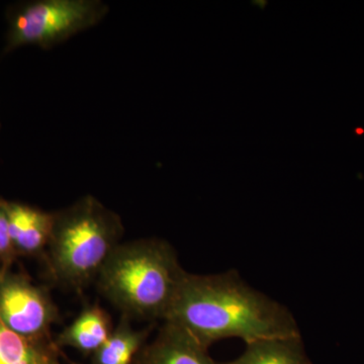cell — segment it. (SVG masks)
<instances>
[{"instance_id": "obj_10", "label": "cell", "mask_w": 364, "mask_h": 364, "mask_svg": "<svg viewBox=\"0 0 364 364\" xmlns=\"http://www.w3.org/2000/svg\"><path fill=\"white\" fill-rule=\"evenodd\" d=\"M152 326L138 330L131 318L122 315L109 339L93 353L92 364H134L147 343Z\"/></svg>"}, {"instance_id": "obj_1", "label": "cell", "mask_w": 364, "mask_h": 364, "mask_svg": "<svg viewBox=\"0 0 364 364\" xmlns=\"http://www.w3.org/2000/svg\"><path fill=\"white\" fill-rule=\"evenodd\" d=\"M164 322L173 323L203 346L220 340L299 336L301 330L286 306L249 286L239 273H188Z\"/></svg>"}, {"instance_id": "obj_2", "label": "cell", "mask_w": 364, "mask_h": 364, "mask_svg": "<svg viewBox=\"0 0 364 364\" xmlns=\"http://www.w3.org/2000/svg\"><path fill=\"white\" fill-rule=\"evenodd\" d=\"M186 274L171 244L145 238L119 244L97 282L123 315L164 322Z\"/></svg>"}, {"instance_id": "obj_8", "label": "cell", "mask_w": 364, "mask_h": 364, "mask_svg": "<svg viewBox=\"0 0 364 364\" xmlns=\"http://www.w3.org/2000/svg\"><path fill=\"white\" fill-rule=\"evenodd\" d=\"M0 364H62L59 346L50 337H26L0 318Z\"/></svg>"}, {"instance_id": "obj_9", "label": "cell", "mask_w": 364, "mask_h": 364, "mask_svg": "<svg viewBox=\"0 0 364 364\" xmlns=\"http://www.w3.org/2000/svg\"><path fill=\"white\" fill-rule=\"evenodd\" d=\"M112 330L107 311L98 305L90 306L60 333L56 343L85 353H95L109 339Z\"/></svg>"}, {"instance_id": "obj_3", "label": "cell", "mask_w": 364, "mask_h": 364, "mask_svg": "<svg viewBox=\"0 0 364 364\" xmlns=\"http://www.w3.org/2000/svg\"><path fill=\"white\" fill-rule=\"evenodd\" d=\"M121 217L87 195L53 213L46 268L55 284L82 293L97 279L114 249L122 243Z\"/></svg>"}, {"instance_id": "obj_4", "label": "cell", "mask_w": 364, "mask_h": 364, "mask_svg": "<svg viewBox=\"0 0 364 364\" xmlns=\"http://www.w3.org/2000/svg\"><path fill=\"white\" fill-rule=\"evenodd\" d=\"M102 0H38L9 11L4 54L25 46L49 50L98 25L109 14Z\"/></svg>"}, {"instance_id": "obj_6", "label": "cell", "mask_w": 364, "mask_h": 364, "mask_svg": "<svg viewBox=\"0 0 364 364\" xmlns=\"http://www.w3.org/2000/svg\"><path fill=\"white\" fill-rule=\"evenodd\" d=\"M208 350L179 326L163 322L156 336L146 343L134 364H215Z\"/></svg>"}, {"instance_id": "obj_13", "label": "cell", "mask_w": 364, "mask_h": 364, "mask_svg": "<svg viewBox=\"0 0 364 364\" xmlns=\"http://www.w3.org/2000/svg\"><path fill=\"white\" fill-rule=\"evenodd\" d=\"M70 364H76V363H70Z\"/></svg>"}, {"instance_id": "obj_11", "label": "cell", "mask_w": 364, "mask_h": 364, "mask_svg": "<svg viewBox=\"0 0 364 364\" xmlns=\"http://www.w3.org/2000/svg\"><path fill=\"white\" fill-rule=\"evenodd\" d=\"M236 364H314L304 347L301 335L256 340L246 343Z\"/></svg>"}, {"instance_id": "obj_7", "label": "cell", "mask_w": 364, "mask_h": 364, "mask_svg": "<svg viewBox=\"0 0 364 364\" xmlns=\"http://www.w3.org/2000/svg\"><path fill=\"white\" fill-rule=\"evenodd\" d=\"M18 255H44L53 226V213L18 202L0 200Z\"/></svg>"}, {"instance_id": "obj_5", "label": "cell", "mask_w": 364, "mask_h": 364, "mask_svg": "<svg viewBox=\"0 0 364 364\" xmlns=\"http://www.w3.org/2000/svg\"><path fill=\"white\" fill-rule=\"evenodd\" d=\"M0 318L26 337H50L59 310L49 291L23 273L0 267Z\"/></svg>"}, {"instance_id": "obj_12", "label": "cell", "mask_w": 364, "mask_h": 364, "mask_svg": "<svg viewBox=\"0 0 364 364\" xmlns=\"http://www.w3.org/2000/svg\"><path fill=\"white\" fill-rule=\"evenodd\" d=\"M18 257L9 234V221L0 205V267L11 269Z\"/></svg>"}]
</instances>
